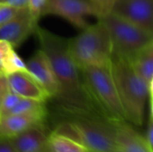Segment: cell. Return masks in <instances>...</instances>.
<instances>
[{
	"instance_id": "6da1fadb",
	"label": "cell",
	"mask_w": 153,
	"mask_h": 152,
	"mask_svg": "<svg viewBox=\"0 0 153 152\" xmlns=\"http://www.w3.org/2000/svg\"><path fill=\"white\" fill-rule=\"evenodd\" d=\"M35 31L40 49L47 56L57 81V97L74 111L88 112L95 104L80 78L79 68L68 52L67 40L39 27Z\"/></svg>"
},
{
	"instance_id": "7a4b0ae2",
	"label": "cell",
	"mask_w": 153,
	"mask_h": 152,
	"mask_svg": "<svg viewBox=\"0 0 153 152\" xmlns=\"http://www.w3.org/2000/svg\"><path fill=\"white\" fill-rule=\"evenodd\" d=\"M110 72L126 120L137 126H142L147 100L152 98V89L134 72L125 56L113 53Z\"/></svg>"
},
{
	"instance_id": "3957f363",
	"label": "cell",
	"mask_w": 153,
	"mask_h": 152,
	"mask_svg": "<svg viewBox=\"0 0 153 152\" xmlns=\"http://www.w3.org/2000/svg\"><path fill=\"white\" fill-rule=\"evenodd\" d=\"M67 48L80 71L91 65H109L113 55L109 34L100 20L82 29L77 37L67 40Z\"/></svg>"
},
{
	"instance_id": "277c9868",
	"label": "cell",
	"mask_w": 153,
	"mask_h": 152,
	"mask_svg": "<svg viewBox=\"0 0 153 152\" xmlns=\"http://www.w3.org/2000/svg\"><path fill=\"white\" fill-rule=\"evenodd\" d=\"M81 72H82L84 84L94 104L100 108L108 120L126 121L112 78L110 65L87 66Z\"/></svg>"
},
{
	"instance_id": "5b68a950",
	"label": "cell",
	"mask_w": 153,
	"mask_h": 152,
	"mask_svg": "<svg viewBox=\"0 0 153 152\" xmlns=\"http://www.w3.org/2000/svg\"><path fill=\"white\" fill-rule=\"evenodd\" d=\"M56 133L72 138L91 152H116L118 149L113 138V125L97 119L80 117L59 126Z\"/></svg>"
},
{
	"instance_id": "8992f818",
	"label": "cell",
	"mask_w": 153,
	"mask_h": 152,
	"mask_svg": "<svg viewBox=\"0 0 153 152\" xmlns=\"http://www.w3.org/2000/svg\"><path fill=\"white\" fill-rule=\"evenodd\" d=\"M98 19L109 34L114 54L129 57L153 43V33L111 12Z\"/></svg>"
},
{
	"instance_id": "52a82bcc",
	"label": "cell",
	"mask_w": 153,
	"mask_h": 152,
	"mask_svg": "<svg viewBox=\"0 0 153 152\" xmlns=\"http://www.w3.org/2000/svg\"><path fill=\"white\" fill-rule=\"evenodd\" d=\"M46 14L60 16L82 30L90 25L88 17L101 16L100 10L87 0H48L41 15Z\"/></svg>"
},
{
	"instance_id": "ba28073f",
	"label": "cell",
	"mask_w": 153,
	"mask_h": 152,
	"mask_svg": "<svg viewBox=\"0 0 153 152\" xmlns=\"http://www.w3.org/2000/svg\"><path fill=\"white\" fill-rule=\"evenodd\" d=\"M111 13L153 33V0H117Z\"/></svg>"
},
{
	"instance_id": "9c48e42d",
	"label": "cell",
	"mask_w": 153,
	"mask_h": 152,
	"mask_svg": "<svg viewBox=\"0 0 153 152\" xmlns=\"http://www.w3.org/2000/svg\"><path fill=\"white\" fill-rule=\"evenodd\" d=\"M38 20L28 8L22 9L14 18L0 26V39L7 41L13 47L20 46L26 38L36 30Z\"/></svg>"
},
{
	"instance_id": "30bf717a",
	"label": "cell",
	"mask_w": 153,
	"mask_h": 152,
	"mask_svg": "<svg viewBox=\"0 0 153 152\" xmlns=\"http://www.w3.org/2000/svg\"><path fill=\"white\" fill-rule=\"evenodd\" d=\"M26 68L49 98L57 97L59 92L57 81L47 56L41 49H39L27 62Z\"/></svg>"
},
{
	"instance_id": "8fae6325",
	"label": "cell",
	"mask_w": 153,
	"mask_h": 152,
	"mask_svg": "<svg viewBox=\"0 0 153 152\" xmlns=\"http://www.w3.org/2000/svg\"><path fill=\"white\" fill-rule=\"evenodd\" d=\"M5 75L9 90L21 98L41 102H45L49 98L28 71H18Z\"/></svg>"
},
{
	"instance_id": "7c38bea8",
	"label": "cell",
	"mask_w": 153,
	"mask_h": 152,
	"mask_svg": "<svg viewBox=\"0 0 153 152\" xmlns=\"http://www.w3.org/2000/svg\"><path fill=\"white\" fill-rule=\"evenodd\" d=\"M113 125V138L124 152H153L144 136L139 134L126 121H110Z\"/></svg>"
},
{
	"instance_id": "4fadbf2b",
	"label": "cell",
	"mask_w": 153,
	"mask_h": 152,
	"mask_svg": "<svg viewBox=\"0 0 153 152\" xmlns=\"http://www.w3.org/2000/svg\"><path fill=\"white\" fill-rule=\"evenodd\" d=\"M48 138L43 124L35 125L9 138L16 152H48Z\"/></svg>"
},
{
	"instance_id": "5bb4252c",
	"label": "cell",
	"mask_w": 153,
	"mask_h": 152,
	"mask_svg": "<svg viewBox=\"0 0 153 152\" xmlns=\"http://www.w3.org/2000/svg\"><path fill=\"white\" fill-rule=\"evenodd\" d=\"M45 117L35 115H9L0 118V137L12 138L26 129L43 124Z\"/></svg>"
},
{
	"instance_id": "9a60e30c",
	"label": "cell",
	"mask_w": 153,
	"mask_h": 152,
	"mask_svg": "<svg viewBox=\"0 0 153 152\" xmlns=\"http://www.w3.org/2000/svg\"><path fill=\"white\" fill-rule=\"evenodd\" d=\"M134 72L152 89L153 82V43L126 57Z\"/></svg>"
},
{
	"instance_id": "2e32d148",
	"label": "cell",
	"mask_w": 153,
	"mask_h": 152,
	"mask_svg": "<svg viewBox=\"0 0 153 152\" xmlns=\"http://www.w3.org/2000/svg\"><path fill=\"white\" fill-rule=\"evenodd\" d=\"M48 152H91L79 142L53 132L48 138Z\"/></svg>"
},
{
	"instance_id": "e0dca14e",
	"label": "cell",
	"mask_w": 153,
	"mask_h": 152,
	"mask_svg": "<svg viewBox=\"0 0 153 152\" xmlns=\"http://www.w3.org/2000/svg\"><path fill=\"white\" fill-rule=\"evenodd\" d=\"M44 103L45 102H41L34 99L21 98L9 115L26 114V115H35V116L46 117V108Z\"/></svg>"
},
{
	"instance_id": "ac0fdd59",
	"label": "cell",
	"mask_w": 153,
	"mask_h": 152,
	"mask_svg": "<svg viewBox=\"0 0 153 152\" xmlns=\"http://www.w3.org/2000/svg\"><path fill=\"white\" fill-rule=\"evenodd\" d=\"M18 71H27L26 64L17 55L14 49H13L6 58V61L3 67V73L4 74H8Z\"/></svg>"
},
{
	"instance_id": "d6986e66",
	"label": "cell",
	"mask_w": 153,
	"mask_h": 152,
	"mask_svg": "<svg viewBox=\"0 0 153 152\" xmlns=\"http://www.w3.org/2000/svg\"><path fill=\"white\" fill-rule=\"evenodd\" d=\"M21 97L16 95L15 93L12 92L10 90L5 95L1 106H0V118L6 116L10 114L12 109L14 108V106L18 103Z\"/></svg>"
},
{
	"instance_id": "ffe728a7",
	"label": "cell",
	"mask_w": 153,
	"mask_h": 152,
	"mask_svg": "<svg viewBox=\"0 0 153 152\" xmlns=\"http://www.w3.org/2000/svg\"><path fill=\"white\" fill-rule=\"evenodd\" d=\"M22 10V9L12 7L9 5H0V26L14 18Z\"/></svg>"
},
{
	"instance_id": "44dd1931",
	"label": "cell",
	"mask_w": 153,
	"mask_h": 152,
	"mask_svg": "<svg viewBox=\"0 0 153 152\" xmlns=\"http://www.w3.org/2000/svg\"><path fill=\"white\" fill-rule=\"evenodd\" d=\"M48 0H29L28 1V9L34 18L39 20L41 16L43 9L47 4Z\"/></svg>"
},
{
	"instance_id": "7402d4cb",
	"label": "cell",
	"mask_w": 153,
	"mask_h": 152,
	"mask_svg": "<svg viewBox=\"0 0 153 152\" xmlns=\"http://www.w3.org/2000/svg\"><path fill=\"white\" fill-rule=\"evenodd\" d=\"M117 0H90L101 13V16L111 12Z\"/></svg>"
},
{
	"instance_id": "603a6c76",
	"label": "cell",
	"mask_w": 153,
	"mask_h": 152,
	"mask_svg": "<svg viewBox=\"0 0 153 152\" xmlns=\"http://www.w3.org/2000/svg\"><path fill=\"white\" fill-rule=\"evenodd\" d=\"M13 49V47L5 40L0 39V70L3 72V67L6 61L7 56L10 52Z\"/></svg>"
},
{
	"instance_id": "cb8c5ba5",
	"label": "cell",
	"mask_w": 153,
	"mask_h": 152,
	"mask_svg": "<svg viewBox=\"0 0 153 152\" xmlns=\"http://www.w3.org/2000/svg\"><path fill=\"white\" fill-rule=\"evenodd\" d=\"M29 0H0V5H9L12 7L23 9L28 8Z\"/></svg>"
},
{
	"instance_id": "d4e9b609",
	"label": "cell",
	"mask_w": 153,
	"mask_h": 152,
	"mask_svg": "<svg viewBox=\"0 0 153 152\" xmlns=\"http://www.w3.org/2000/svg\"><path fill=\"white\" fill-rule=\"evenodd\" d=\"M8 91H9V87L7 83L6 75L3 73L0 75V106Z\"/></svg>"
},
{
	"instance_id": "484cf974",
	"label": "cell",
	"mask_w": 153,
	"mask_h": 152,
	"mask_svg": "<svg viewBox=\"0 0 153 152\" xmlns=\"http://www.w3.org/2000/svg\"><path fill=\"white\" fill-rule=\"evenodd\" d=\"M0 152H16L11 142L7 138L0 137Z\"/></svg>"
},
{
	"instance_id": "4316f807",
	"label": "cell",
	"mask_w": 153,
	"mask_h": 152,
	"mask_svg": "<svg viewBox=\"0 0 153 152\" xmlns=\"http://www.w3.org/2000/svg\"><path fill=\"white\" fill-rule=\"evenodd\" d=\"M116 152H124V151H122V150H120V149H119V148H118V149H117V151H116Z\"/></svg>"
},
{
	"instance_id": "83f0119b",
	"label": "cell",
	"mask_w": 153,
	"mask_h": 152,
	"mask_svg": "<svg viewBox=\"0 0 153 152\" xmlns=\"http://www.w3.org/2000/svg\"><path fill=\"white\" fill-rule=\"evenodd\" d=\"M3 73H3V72H2V71L0 70V75H1V74H3Z\"/></svg>"
}]
</instances>
